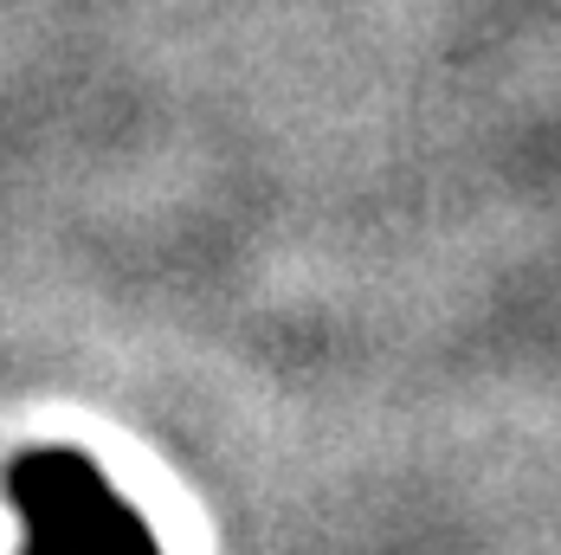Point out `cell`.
Segmentation results:
<instances>
[{
    "instance_id": "6da1fadb",
    "label": "cell",
    "mask_w": 561,
    "mask_h": 555,
    "mask_svg": "<svg viewBox=\"0 0 561 555\" xmlns=\"http://www.w3.org/2000/svg\"><path fill=\"white\" fill-rule=\"evenodd\" d=\"M7 503L26 517V555H162L142 517L78 452H26L7 465Z\"/></svg>"
}]
</instances>
